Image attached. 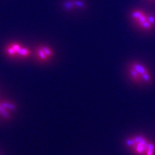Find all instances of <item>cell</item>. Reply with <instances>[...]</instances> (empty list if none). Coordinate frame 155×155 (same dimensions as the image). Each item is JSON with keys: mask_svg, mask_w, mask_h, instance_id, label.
<instances>
[{"mask_svg": "<svg viewBox=\"0 0 155 155\" xmlns=\"http://www.w3.org/2000/svg\"><path fill=\"white\" fill-rule=\"evenodd\" d=\"M126 144L136 155H155V145L142 136H136L127 139Z\"/></svg>", "mask_w": 155, "mask_h": 155, "instance_id": "6da1fadb", "label": "cell"}, {"mask_svg": "<svg viewBox=\"0 0 155 155\" xmlns=\"http://www.w3.org/2000/svg\"><path fill=\"white\" fill-rule=\"evenodd\" d=\"M4 54L12 59H25L31 55V51L28 47L18 42H12L6 45Z\"/></svg>", "mask_w": 155, "mask_h": 155, "instance_id": "7a4b0ae2", "label": "cell"}, {"mask_svg": "<svg viewBox=\"0 0 155 155\" xmlns=\"http://www.w3.org/2000/svg\"><path fill=\"white\" fill-rule=\"evenodd\" d=\"M54 55V51L46 45H40L37 47L35 51V59L41 63L49 61Z\"/></svg>", "mask_w": 155, "mask_h": 155, "instance_id": "3957f363", "label": "cell"}, {"mask_svg": "<svg viewBox=\"0 0 155 155\" xmlns=\"http://www.w3.org/2000/svg\"><path fill=\"white\" fill-rule=\"evenodd\" d=\"M133 21L139 28L144 31H150L153 27L148 21V15L141 11H136L132 13Z\"/></svg>", "mask_w": 155, "mask_h": 155, "instance_id": "277c9868", "label": "cell"}, {"mask_svg": "<svg viewBox=\"0 0 155 155\" xmlns=\"http://www.w3.org/2000/svg\"><path fill=\"white\" fill-rule=\"evenodd\" d=\"M141 76L144 83H150L152 82V76L147 67L139 62H133L130 65Z\"/></svg>", "mask_w": 155, "mask_h": 155, "instance_id": "5b68a950", "label": "cell"}, {"mask_svg": "<svg viewBox=\"0 0 155 155\" xmlns=\"http://www.w3.org/2000/svg\"><path fill=\"white\" fill-rule=\"evenodd\" d=\"M128 74L130 79L134 83L136 84H141L143 83L141 76L140 75L139 72L136 70H134L132 67H129L128 69Z\"/></svg>", "mask_w": 155, "mask_h": 155, "instance_id": "8992f818", "label": "cell"}]
</instances>
